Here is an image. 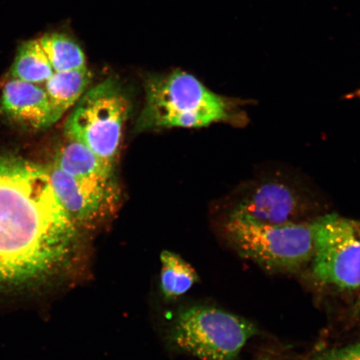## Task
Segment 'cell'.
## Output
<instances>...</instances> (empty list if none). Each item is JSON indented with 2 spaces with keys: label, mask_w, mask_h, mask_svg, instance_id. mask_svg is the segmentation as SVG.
Masks as SVG:
<instances>
[{
  "label": "cell",
  "mask_w": 360,
  "mask_h": 360,
  "mask_svg": "<svg viewBox=\"0 0 360 360\" xmlns=\"http://www.w3.org/2000/svg\"><path fill=\"white\" fill-rule=\"evenodd\" d=\"M77 228L58 201L47 167L0 155V282L56 267L73 250Z\"/></svg>",
  "instance_id": "cell-1"
},
{
  "label": "cell",
  "mask_w": 360,
  "mask_h": 360,
  "mask_svg": "<svg viewBox=\"0 0 360 360\" xmlns=\"http://www.w3.org/2000/svg\"><path fill=\"white\" fill-rule=\"evenodd\" d=\"M146 103L138 131L163 128H201L231 116L226 100L191 74L175 70L147 81Z\"/></svg>",
  "instance_id": "cell-2"
},
{
  "label": "cell",
  "mask_w": 360,
  "mask_h": 360,
  "mask_svg": "<svg viewBox=\"0 0 360 360\" xmlns=\"http://www.w3.org/2000/svg\"><path fill=\"white\" fill-rule=\"evenodd\" d=\"M224 235L240 256L272 272H295L311 262V224L269 225L228 214Z\"/></svg>",
  "instance_id": "cell-3"
},
{
  "label": "cell",
  "mask_w": 360,
  "mask_h": 360,
  "mask_svg": "<svg viewBox=\"0 0 360 360\" xmlns=\"http://www.w3.org/2000/svg\"><path fill=\"white\" fill-rule=\"evenodd\" d=\"M128 114L129 101L118 81L107 79L81 96L65 124L66 136L115 165Z\"/></svg>",
  "instance_id": "cell-4"
},
{
  "label": "cell",
  "mask_w": 360,
  "mask_h": 360,
  "mask_svg": "<svg viewBox=\"0 0 360 360\" xmlns=\"http://www.w3.org/2000/svg\"><path fill=\"white\" fill-rule=\"evenodd\" d=\"M257 333L253 323L245 319L197 306L178 315L172 338L179 349L200 360H233Z\"/></svg>",
  "instance_id": "cell-5"
},
{
  "label": "cell",
  "mask_w": 360,
  "mask_h": 360,
  "mask_svg": "<svg viewBox=\"0 0 360 360\" xmlns=\"http://www.w3.org/2000/svg\"><path fill=\"white\" fill-rule=\"evenodd\" d=\"M311 228L315 280L340 290H360V220L331 214L314 220Z\"/></svg>",
  "instance_id": "cell-6"
},
{
  "label": "cell",
  "mask_w": 360,
  "mask_h": 360,
  "mask_svg": "<svg viewBox=\"0 0 360 360\" xmlns=\"http://www.w3.org/2000/svg\"><path fill=\"white\" fill-rule=\"evenodd\" d=\"M47 169L58 201L76 226L96 227L115 212L120 191L115 178H77L53 165Z\"/></svg>",
  "instance_id": "cell-7"
},
{
  "label": "cell",
  "mask_w": 360,
  "mask_h": 360,
  "mask_svg": "<svg viewBox=\"0 0 360 360\" xmlns=\"http://www.w3.org/2000/svg\"><path fill=\"white\" fill-rule=\"evenodd\" d=\"M301 206L298 193L290 187L269 182L256 186L243 196L229 214L269 225L300 223Z\"/></svg>",
  "instance_id": "cell-8"
},
{
  "label": "cell",
  "mask_w": 360,
  "mask_h": 360,
  "mask_svg": "<svg viewBox=\"0 0 360 360\" xmlns=\"http://www.w3.org/2000/svg\"><path fill=\"white\" fill-rule=\"evenodd\" d=\"M1 106L11 119L38 129L49 127L63 116L43 85L13 77L4 84Z\"/></svg>",
  "instance_id": "cell-9"
},
{
  "label": "cell",
  "mask_w": 360,
  "mask_h": 360,
  "mask_svg": "<svg viewBox=\"0 0 360 360\" xmlns=\"http://www.w3.org/2000/svg\"><path fill=\"white\" fill-rule=\"evenodd\" d=\"M53 165L72 176L77 178H115V165L101 159L82 143L71 139L58 150Z\"/></svg>",
  "instance_id": "cell-10"
},
{
  "label": "cell",
  "mask_w": 360,
  "mask_h": 360,
  "mask_svg": "<svg viewBox=\"0 0 360 360\" xmlns=\"http://www.w3.org/2000/svg\"><path fill=\"white\" fill-rule=\"evenodd\" d=\"M91 79V72L84 66L77 70L55 72L43 86L57 110L64 115L86 91Z\"/></svg>",
  "instance_id": "cell-11"
},
{
  "label": "cell",
  "mask_w": 360,
  "mask_h": 360,
  "mask_svg": "<svg viewBox=\"0 0 360 360\" xmlns=\"http://www.w3.org/2000/svg\"><path fill=\"white\" fill-rule=\"evenodd\" d=\"M55 74L39 39L22 43L11 70V77L43 85Z\"/></svg>",
  "instance_id": "cell-12"
},
{
  "label": "cell",
  "mask_w": 360,
  "mask_h": 360,
  "mask_svg": "<svg viewBox=\"0 0 360 360\" xmlns=\"http://www.w3.org/2000/svg\"><path fill=\"white\" fill-rule=\"evenodd\" d=\"M160 259V287L165 298L175 300L186 294L198 281L195 270L173 252H162Z\"/></svg>",
  "instance_id": "cell-13"
},
{
  "label": "cell",
  "mask_w": 360,
  "mask_h": 360,
  "mask_svg": "<svg viewBox=\"0 0 360 360\" xmlns=\"http://www.w3.org/2000/svg\"><path fill=\"white\" fill-rule=\"evenodd\" d=\"M53 71L63 72L86 66L84 53L75 40L61 33H49L39 39Z\"/></svg>",
  "instance_id": "cell-14"
},
{
  "label": "cell",
  "mask_w": 360,
  "mask_h": 360,
  "mask_svg": "<svg viewBox=\"0 0 360 360\" xmlns=\"http://www.w3.org/2000/svg\"><path fill=\"white\" fill-rule=\"evenodd\" d=\"M313 360H360V341L345 347L326 350Z\"/></svg>",
  "instance_id": "cell-15"
},
{
  "label": "cell",
  "mask_w": 360,
  "mask_h": 360,
  "mask_svg": "<svg viewBox=\"0 0 360 360\" xmlns=\"http://www.w3.org/2000/svg\"><path fill=\"white\" fill-rule=\"evenodd\" d=\"M255 360H273L269 356H264V357H259L258 359H256Z\"/></svg>",
  "instance_id": "cell-16"
},
{
  "label": "cell",
  "mask_w": 360,
  "mask_h": 360,
  "mask_svg": "<svg viewBox=\"0 0 360 360\" xmlns=\"http://www.w3.org/2000/svg\"><path fill=\"white\" fill-rule=\"evenodd\" d=\"M357 96H360V89L359 90V91L356 93Z\"/></svg>",
  "instance_id": "cell-17"
}]
</instances>
